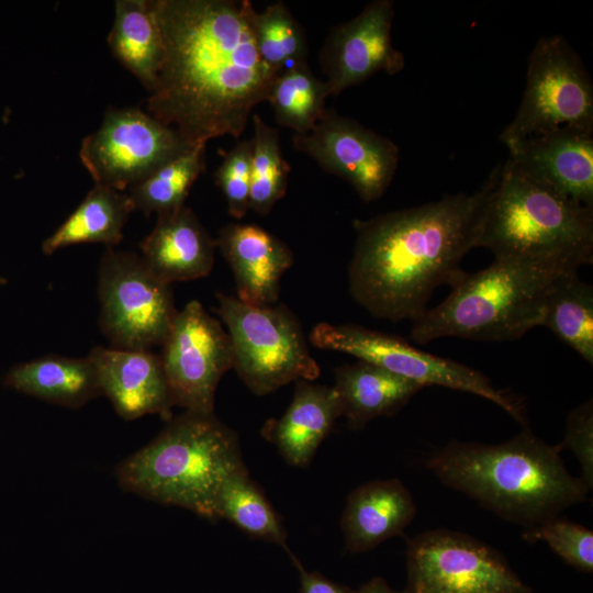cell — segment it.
<instances>
[{"label":"cell","mask_w":593,"mask_h":593,"mask_svg":"<svg viewBox=\"0 0 593 593\" xmlns=\"http://www.w3.org/2000/svg\"><path fill=\"white\" fill-rule=\"evenodd\" d=\"M579 266L560 258H494L486 268L463 272L448 296L414 320L411 338L427 344L444 337L503 342L541 325L556 281Z\"/></svg>","instance_id":"obj_4"},{"label":"cell","mask_w":593,"mask_h":593,"mask_svg":"<svg viewBox=\"0 0 593 593\" xmlns=\"http://www.w3.org/2000/svg\"><path fill=\"white\" fill-rule=\"evenodd\" d=\"M406 568L405 593H532L499 551L449 529L411 539Z\"/></svg>","instance_id":"obj_11"},{"label":"cell","mask_w":593,"mask_h":593,"mask_svg":"<svg viewBox=\"0 0 593 593\" xmlns=\"http://www.w3.org/2000/svg\"><path fill=\"white\" fill-rule=\"evenodd\" d=\"M135 211L126 192L94 184L77 209L42 244V251L56 250L78 244L118 245L123 238V227Z\"/></svg>","instance_id":"obj_25"},{"label":"cell","mask_w":593,"mask_h":593,"mask_svg":"<svg viewBox=\"0 0 593 593\" xmlns=\"http://www.w3.org/2000/svg\"><path fill=\"white\" fill-rule=\"evenodd\" d=\"M5 283H7V279L0 276V286H4Z\"/></svg>","instance_id":"obj_37"},{"label":"cell","mask_w":593,"mask_h":593,"mask_svg":"<svg viewBox=\"0 0 593 593\" xmlns=\"http://www.w3.org/2000/svg\"><path fill=\"white\" fill-rule=\"evenodd\" d=\"M216 313L233 350V367L247 388L266 395L298 380L314 381L320 366L296 316L283 304L258 306L216 293Z\"/></svg>","instance_id":"obj_7"},{"label":"cell","mask_w":593,"mask_h":593,"mask_svg":"<svg viewBox=\"0 0 593 593\" xmlns=\"http://www.w3.org/2000/svg\"><path fill=\"white\" fill-rule=\"evenodd\" d=\"M216 521L226 519L248 536L281 546L290 553L284 528L247 469L222 484L215 501ZM291 555V553H290Z\"/></svg>","instance_id":"obj_27"},{"label":"cell","mask_w":593,"mask_h":593,"mask_svg":"<svg viewBox=\"0 0 593 593\" xmlns=\"http://www.w3.org/2000/svg\"><path fill=\"white\" fill-rule=\"evenodd\" d=\"M333 388L339 400L342 416L351 429H361L377 417L395 414L423 389L415 382L362 360L337 367Z\"/></svg>","instance_id":"obj_22"},{"label":"cell","mask_w":593,"mask_h":593,"mask_svg":"<svg viewBox=\"0 0 593 593\" xmlns=\"http://www.w3.org/2000/svg\"><path fill=\"white\" fill-rule=\"evenodd\" d=\"M559 452L571 450L579 460L581 479L593 486V403L589 400L573 409L567 418L563 440L556 445Z\"/></svg>","instance_id":"obj_34"},{"label":"cell","mask_w":593,"mask_h":593,"mask_svg":"<svg viewBox=\"0 0 593 593\" xmlns=\"http://www.w3.org/2000/svg\"><path fill=\"white\" fill-rule=\"evenodd\" d=\"M100 327L113 348L152 350L163 345L178 313L171 284L142 257L107 247L99 267Z\"/></svg>","instance_id":"obj_9"},{"label":"cell","mask_w":593,"mask_h":593,"mask_svg":"<svg viewBox=\"0 0 593 593\" xmlns=\"http://www.w3.org/2000/svg\"><path fill=\"white\" fill-rule=\"evenodd\" d=\"M237 434L214 413L183 411L115 469L122 490L216 522L222 484L246 469Z\"/></svg>","instance_id":"obj_5"},{"label":"cell","mask_w":593,"mask_h":593,"mask_svg":"<svg viewBox=\"0 0 593 593\" xmlns=\"http://www.w3.org/2000/svg\"><path fill=\"white\" fill-rule=\"evenodd\" d=\"M427 468L447 486L525 528L585 501L590 492L569 473L556 446L529 429L494 445L454 440L429 457Z\"/></svg>","instance_id":"obj_3"},{"label":"cell","mask_w":593,"mask_h":593,"mask_svg":"<svg viewBox=\"0 0 593 593\" xmlns=\"http://www.w3.org/2000/svg\"><path fill=\"white\" fill-rule=\"evenodd\" d=\"M205 146L190 148L128 188L125 192L134 210L159 215L184 205L191 187L205 168Z\"/></svg>","instance_id":"obj_29"},{"label":"cell","mask_w":593,"mask_h":593,"mask_svg":"<svg viewBox=\"0 0 593 593\" xmlns=\"http://www.w3.org/2000/svg\"><path fill=\"white\" fill-rule=\"evenodd\" d=\"M507 161L527 178L593 208V131L558 127L506 145Z\"/></svg>","instance_id":"obj_16"},{"label":"cell","mask_w":593,"mask_h":593,"mask_svg":"<svg viewBox=\"0 0 593 593\" xmlns=\"http://www.w3.org/2000/svg\"><path fill=\"white\" fill-rule=\"evenodd\" d=\"M392 0H374L351 20L334 26L320 52L329 96L360 83L378 71L400 72L403 54L392 45Z\"/></svg>","instance_id":"obj_15"},{"label":"cell","mask_w":593,"mask_h":593,"mask_svg":"<svg viewBox=\"0 0 593 593\" xmlns=\"http://www.w3.org/2000/svg\"><path fill=\"white\" fill-rule=\"evenodd\" d=\"M477 247L494 258H560L579 267L593 261V208L570 200L510 165L500 167Z\"/></svg>","instance_id":"obj_6"},{"label":"cell","mask_w":593,"mask_h":593,"mask_svg":"<svg viewBox=\"0 0 593 593\" xmlns=\"http://www.w3.org/2000/svg\"><path fill=\"white\" fill-rule=\"evenodd\" d=\"M251 119L249 210L265 216L286 195L291 168L282 156L278 131L256 113Z\"/></svg>","instance_id":"obj_31"},{"label":"cell","mask_w":593,"mask_h":593,"mask_svg":"<svg viewBox=\"0 0 593 593\" xmlns=\"http://www.w3.org/2000/svg\"><path fill=\"white\" fill-rule=\"evenodd\" d=\"M248 21L257 53L268 68L279 72L287 64L306 61L304 30L282 1L267 5L261 12L250 4Z\"/></svg>","instance_id":"obj_30"},{"label":"cell","mask_w":593,"mask_h":593,"mask_svg":"<svg viewBox=\"0 0 593 593\" xmlns=\"http://www.w3.org/2000/svg\"><path fill=\"white\" fill-rule=\"evenodd\" d=\"M192 148L179 133L139 108L109 109L82 139L79 157L94 184L125 192Z\"/></svg>","instance_id":"obj_12"},{"label":"cell","mask_w":593,"mask_h":593,"mask_svg":"<svg viewBox=\"0 0 593 593\" xmlns=\"http://www.w3.org/2000/svg\"><path fill=\"white\" fill-rule=\"evenodd\" d=\"M161 363L174 406L214 413L215 392L233 367L231 339L201 302L192 300L178 311L163 343Z\"/></svg>","instance_id":"obj_13"},{"label":"cell","mask_w":593,"mask_h":593,"mask_svg":"<svg viewBox=\"0 0 593 593\" xmlns=\"http://www.w3.org/2000/svg\"><path fill=\"white\" fill-rule=\"evenodd\" d=\"M290 556L300 571L301 593H355L318 572L305 570L292 555Z\"/></svg>","instance_id":"obj_35"},{"label":"cell","mask_w":593,"mask_h":593,"mask_svg":"<svg viewBox=\"0 0 593 593\" xmlns=\"http://www.w3.org/2000/svg\"><path fill=\"white\" fill-rule=\"evenodd\" d=\"M342 416L333 387L298 380L292 401L279 418L269 419L262 436L294 467H306Z\"/></svg>","instance_id":"obj_20"},{"label":"cell","mask_w":593,"mask_h":593,"mask_svg":"<svg viewBox=\"0 0 593 593\" xmlns=\"http://www.w3.org/2000/svg\"><path fill=\"white\" fill-rule=\"evenodd\" d=\"M3 384L20 393L69 409H79L101 394L89 356L47 355L12 366Z\"/></svg>","instance_id":"obj_23"},{"label":"cell","mask_w":593,"mask_h":593,"mask_svg":"<svg viewBox=\"0 0 593 593\" xmlns=\"http://www.w3.org/2000/svg\"><path fill=\"white\" fill-rule=\"evenodd\" d=\"M566 126L593 131V85L567 41L552 35L540 38L529 55L523 99L501 141L507 145Z\"/></svg>","instance_id":"obj_10"},{"label":"cell","mask_w":593,"mask_h":593,"mask_svg":"<svg viewBox=\"0 0 593 593\" xmlns=\"http://www.w3.org/2000/svg\"><path fill=\"white\" fill-rule=\"evenodd\" d=\"M522 537L529 544L545 541L579 571H593V532L581 524L555 515L526 527Z\"/></svg>","instance_id":"obj_32"},{"label":"cell","mask_w":593,"mask_h":593,"mask_svg":"<svg viewBox=\"0 0 593 593\" xmlns=\"http://www.w3.org/2000/svg\"><path fill=\"white\" fill-rule=\"evenodd\" d=\"M92 360L101 394L125 421L157 414L168 422L172 401L160 356L152 350L94 347Z\"/></svg>","instance_id":"obj_17"},{"label":"cell","mask_w":593,"mask_h":593,"mask_svg":"<svg viewBox=\"0 0 593 593\" xmlns=\"http://www.w3.org/2000/svg\"><path fill=\"white\" fill-rule=\"evenodd\" d=\"M593 365V288L578 270L561 276L545 302L541 325Z\"/></svg>","instance_id":"obj_26"},{"label":"cell","mask_w":593,"mask_h":593,"mask_svg":"<svg viewBox=\"0 0 593 593\" xmlns=\"http://www.w3.org/2000/svg\"><path fill=\"white\" fill-rule=\"evenodd\" d=\"M293 147L346 180L365 202L380 199L399 164V147L357 121L325 109L311 131L293 134Z\"/></svg>","instance_id":"obj_14"},{"label":"cell","mask_w":593,"mask_h":593,"mask_svg":"<svg viewBox=\"0 0 593 593\" xmlns=\"http://www.w3.org/2000/svg\"><path fill=\"white\" fill-rule=\"evenodd\" d=\"M139 248L148 269L171 284L206 277L214 265L216 245L194 212L182 205L159 214Z\"/></svg>","instance_id":"obj_19"},{"label":"cell","mask_w":593,"mask_h":593,"mask_svg":"<svg viewBox=\"0 0 593 593\" xmlns=\"http://www.w3.org/2000/svg\"><path fill=\"white\" fill-rule=\"evenodd\" d=\"M318 349L351 355L425 388L438 385L486 399L524 423L523 406L480 371L418 349L406 340L356 324H316L309 336Z\"/></svg>","instance_id":"obj_8"},{"label":"cell","mask_w":593,"mask_h":593,"mask_svg":"<svg viewBox=\"0 0 593 593\" xmlns=\"http://www.w3.org/2000/svg\"><path fill=\"white\" fill-rule=\"evenodd\" d=\"M251 142L244 139L225 153L214 172L215 184L222 191L228 213L243 219L249 210Z\"/></svg>","instance_id":"obj_33"},{"label":"cell","mask_w":593,"mask_h":593,"mask_svg":"<svg viewBox=\"0 0 593 593\" xmlns=\"http://www.w3.org/2000/svg\"><path fill=\"white\" fill-rule=\"evenodd\" d=\"M327 97L326 82L316 78L307 63L302 61L277 74L267 101L279 125L293 130L294 134H304L322 118Z\"/></svg>","instance_id":"obj_28"},{"label":"cell","mask_w":593,"mask_h":593,"mask_svg":"<svg viewBox=\"0 0 593 593\" xmlns=\"http://www.w3.org/2000/svg\"><path fill=\"white\" fill-rule=\"evenodd\" d=\"M215 245L234 275L237 298L248 304H276L280 281L294 262L289 246L256 224L224 225Z\"/></svg>","instance_id":"obj_18"},{"label":"cell","mask_w":593,"mask_h":593,"mask_svg":"<svg viewBox=\"0 0 593 593\" xmlns=\"http://www.w3.org/2000/svg\"><path fill=\"white\" fill-rule=\"evenodd\" d=\"M108 36L114 57L150 92L164 60V42L153 0H116Z\"/></svg>","instance_id":"obj_24"},{"label":"cell","mask_w":593,"mask_h":593,"mask_svg":"<svg viewBox=\"0 0 593 593\" xmlns=\"http://www.w3.org/2000/svg\"><path fill=\"white\" fill-rule=\"evenodd\" d=\"M499 169L473 193L356 220L348 266L351 298L378 318L419 317L435 289L451 286L465 272L460 264L477 247Z\"/></svg>","instance_id":"obj_2"},{"label":"cell","mask_w":593,"mask_h":593,"mask_svg":"<svg viewBox=\"0 0 593 593\" xmlns=\"http://www.w3.org/2000/svg\"><path fill=\"white\" fill-rule=\"evenodd\" d=\"M355 593H405L393 590L382 578H373Z\"/></svg>","instance_id":"obj_36"},{"label":"cell","mask_w":593,"mask_h":593,"mask_svg":"<svg viewBox=\"0 0 593 593\" xmlns=\"http://www.w3.org/2000/svg\"><path fill=\"white\" fill-rule=\"evenodd\" d=\"M248 0H153L164 60L147 112L191 147L238 137L278 72L260 59Z\"/></svg>","instance_id":"obj_1"},{"label":"cell","mask_w":593,"mask_h":593,"mask_svg":"<svg viewBox=\"0 0 593 593\" xmlns=\"http://www.w3.org/2000/svg\"><path fill=\"white\" fill-rule=\"evenodd\" d=\"M416 514L407 488L398 479L376 480L348 495L340 521L346 549L365 552L403 533Z\"/></svg>","instance_id":"obj_21"}]
</instances>
